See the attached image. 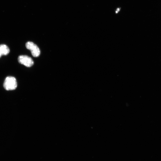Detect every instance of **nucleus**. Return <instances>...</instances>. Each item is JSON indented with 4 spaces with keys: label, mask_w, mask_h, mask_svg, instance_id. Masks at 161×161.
Returning a JSON list of instances; mask_svg holds the SVG:
<instances>
[{
    "label": "nucleus",
    "mask_w": 161,
    "mask_h": 161,
    "mask_svg": "<svg viewBox=\"0 0 161 161\" xmlns=\"http://www.w3.org/2000/svg\"><path fill=\"white\" fill-rule=\"evenodd\" d=\"M3 86L7 90L15 89L17 86V82L16 78L12 76L7 77L4 83Z\"/></svg>",
    "instance_id": "obj_1"
},
{
    "label": "nucleus",
    "mask_w": 161,
    "mask_h": 161,
    "mask_svg": "<svg viewBox=\"0 0 161 161\" xmlns=\"http://www.w3.org/2000/svg\"><path fill=\"white\" fill-rule=\"evenodd\" d=\"M120 10V8H117V9L116 10V13H117Z\"/></svg>",
    "instance_id": "obj_5"
},
{
    "label": "nucleus",
    "mask_w": 161,
    "mask_h": 161,
    "mask_svg": "<svg viewBox=\"0 0 161 161\" xmlns=\"http://www.w3.org/2000/svg\"><path fill=\"white\" fill-rule=\"evenodd\" d=\"M27 48L31 52L33 56L36 57L39 56L40 54V51L38 47L33 42L28 41L26 44Z\"/></svg>",
    "instance_id": "obj_2"
},
{
    "label": "nucleus",
    "mask_w": 161,
    "mask_h": 161,
    "mask_svg": "<svg viewBox=\"0 0 161 161\" xmlns=\"http://www.w3.org/2000/svg\"><path fill=\"white\" fill-rule=\"evenodd\" d=\"M19 63L27 67L32 66L34 62L31 58L26 55H21L18 58Z\"/></svg>",
    "instance_id": "obj_3"
},
{
    "label": "nucleus",
    "mask_w": 161,
    "mask_h": 161,
    "mask_svg": "<svg viewBox=\"0 0 161 161\" xmlns=\"http://www.w3.org/2000/svg\"><path fill=\"white\" fill-rule=\"evenodd\" d=\"M8 47L5 44L0 45V58L2 55H7L10 52Z\"/></svg>",
    "instance_id": "obj_4"
}]
</instances>
